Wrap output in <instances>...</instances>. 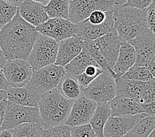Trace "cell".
<instances>
[{
    "label": "cell",
    "mask_w": 155,
    "mask_h": 137,
    "mask_svg": "<svg viewBox=\"0 0 155 137\" xmlns=\"http://www.w3.org/2000/svg\"><path fill=\"white\" fill-rule=\"evenodd\" d=\"M38 34L36 27L25 21L17 11L13 19L0 31V47L6 60L27 61Z\"/></svg>",
    "instance_id": "cell-1"
},
{
    "label": "cell",
    "mask_w": 155,
    "mask_h": 137,
    "mask_svg": "<svg viewBox=\"0 0 155 137\" xmlns=\"http://www.w3.org/2000/svg\"><path fill=\"white\" fill-rule=\"evenodd\" d=\"M124 0H117L113 7L114 27L123 41L129 42L145 29L146 9H140L130 6H123Z\"/></svg>",
    "instance_id": "cell-2"
},
{
    "label": "cell",
    "mask_w": 155,
    "mask_h": 137,
    "mask_svg": "<svg viewBox=\"0 0 155 137\" xmlns=\"http://www.w3.org/2000/svg\"><path fill=\"white\" fill-rule=\"evenodd\" d=\"M73 103L62 96L56 88L44 94L38 106L42 129L65 124Z\"/></svg>",
    "instance_id": "cell-3"
},
{
    "label": "cell",
    "mask_w": 155,
    "mask_h": 137,
    "mask_svg": "<svg viewBox=\"0 0 155 137\" xmlns=\"http://www.w3.org/2000/svg\"><path fill=\"white\" fill-rule=\"evenodd\" d=\"M58 47V42L56 40L39 33L27 59L33 71L54 64Z\"/></svg>",
    "instance_id": "cell-4"
},
{
    "label": "cell",
    "mask_w": 155,
    "mask_h": 137,
    "mask_svg": "<svg viewBox=\"0 0 155 137\" xmlns=\"http://www.w3.org/2000/svg\"><path fill=\"white\" fill-rule=\"evenodd\" d=\"M65 75L63 67L51 64L33 71L31 80L25 86L42 96L56 88Z\"/></svg>",
    "instance_id": "cell-5"
},
{
    "label": "cell",
    "mask_w": 155,
    "mask_h": 137,
    "mask_svg": "<svg viewBox=\"0 0 155 137\" xmlns=\"http://www.w3.org/2000/svg\"><path fill=\"white\" fill-rule=\"evenodd\" d=\"M81 90L84 96L97 103L108 102L116 96V81L112 77L103 72Z\"/></svg>",
    "instance_id": "cell-6"
},
{
    "label": "cell",
    "mask_w": 155,
    "mask_h": 137,
    "mask_svg": "<svg viewBox=\"0 0 155 137\" xmlns=\"http://www.w3.org/2000/svg\"><path fill=\"white\" fill-rule=\"evenodd\" d=\"M25 123H37L41 125L38 107H27L7 101L2 130L12 129L16 126Z\"/></svg>",
    "instance_id": "cell-7"
},
{
    "label": "cell",
    "mask_w": 155,
    "mask_h": 137,
    "mask_svg": "<svg viewBox=\"0 0 155 137\" xmlns=\"http://www.w3.org/2000/svg\"><path fill=\"white\" fill-rule=\"evenodd\" d=\"M117 0H73L69 1V21L74 24L87 19L90 14L96 10L107 11L116 4Z\"/></svg>",
    "instance_id": "cell-8"
},
{
    "label": "cell",
    "mask_w": 155,
    "mask_h": 137,
    "mask_svg": "<svg viewBox=\"0 0 155 137\" xmlns=\"http://www.w3.org/2000/svg\"><path fill=\"white\" fill-rule=\"evenodd\" d=\"M36 30L40 34L48 36L59 42L65 38L76 36L77 24L65 18H49L44 23L36 27Z\"/></svg>",
    "instance_id": "cell-9"
},
{
    "label": "cell",
    "mask_w": 155,
    "mask_h": 137,
    "mask_svg": "<svg viewBox=\"0 0 155 137\" xmlns=\"http://www.w3.org/2000/svg\"><path fill=\"white\" fill-rule=\"evenodd\" d=\"M154 106L155 103L140 104L133 99L116 96L110 102V116L127 117L140 113L151 116L154 115Z\"/></svg>",
    "instance_id": "cell-10"
},
{
    "label": "cell",
    "mask_w": 155,
    "mask_h": 137,
    "mask_svg": "<svg viewBox=\"0 0 155 137\" xmlns=\"http://www.w3.org/2000/svg\"><path fill=\"white\" fill-rule=\"evenodd\" d=\"M5 79L11 87H23L31 80L33 70L27 61L7 60L2 67Z\"/></svg>",
    "instance_id": "cell-11"
},
{
    "label": "cell",
    "mask_w": 155,
    "mask_h": 137,
    "mask_svg": "<svg viewBox=\"0 0 155 137\" xmlns=\"http://www.w3.org/2000/svg\"><path fill=\"white\" fill-rule=\"evenodd\" d=\"M129 42L135 51V66L145 67L151 59L155 57V36L149 28L140 32Z\"/></svg>",
    "instance_id": "cell-12"
},
{
    "label": "cell",
    "mask_w": 155,
    "mask_h": 137,
    "mask_svg": "<svg viewBox=\"0 0 155 137\" xmlns=\"http://www.w3.org/2000/svg\"><path fill=\"white\" fill-rule=\"evenodd\" d=\"M97 106V102L82 94L73 101L71 111L65 124L71 127L89 123Z\"/></svg>",
    "instance_id": "cell-13"
},
{
    "label": "cell",
    "mask_w": 155,
    "mask_h": 137,
    "mask_svg": "<svg viewBox=\"0 0 155 137\" xmlns=\"http://www.w3.org/2000/svg\"><path fill=\"white\" fill-rule=\"evenodd\" d=\"M150 115L140 113L127 117L110 116L104 128V137H122L134 126Z\"/></svg>",
    "instance_id": "cell-14"
},
{
    "label": "cell",
    "mask_w": 155,
    "mask_h": 137,
    "mask_svg": "<svg viewBox=\"0 0 155 137\" xmlns=\"http://www.w3.org/2000/svg\"><path fill=\"white\" fill-rule=\"evenodd\" d=\"M77 24V36L83 40H94L109 32L115 30L114 27L113 9L107 11L106 21L100 24H93L87 19Z\"/></svg>",
    "instance_id": "cell-15"
},
{
    "label": "cell",
    "mask_w": 155,
    "mask_h": 137,
    "mask_svg": "<svg viewBox=\"0 0 155 137\" xmlns=\"http://www.w3.org/2000/svg\"><path fill=\"white\" fill-rule=\"evenodd\" d=\"M115 81L116 84V96H124L133 99L139 103L145 92L153 85L155 84L154 80L145 82L119 77L116 79Z\"/></svg>",
    "instance_id": "cell-16"
},
{
    "label": "cell",
    "mask_w": 155,
    "mask_h": 137,
    "mask_svg": "<svg viewBox=\"0 0 155 137\" xmlns=\"http://www.w3.org/2000/svg\"><path fill=\"white\" fill-rule=\"evenodd\" d=\"M122 41L116 30L106 33L94 40L112 69L116 61Z\"/></svg>",
    "instance_id": "cell-17"
},
{
    "label": "cell",
    "mask_w": 155,
    "mask_h": 137,
    "mask_svg": "<svg viewBox=\"0 0 155 137\" xmlns=\"http://www.w3.org/2000/svg\"><path fill=\"white\" fill-rule=\"evenodd\" d=\"M84 40L75 36L61 40L58 42V53L55 65L63 67L75 58L83 49Z\"/></svg>",
    "instance_id": "cell-18"
},
{
    "label": "cell",
    "mask_w": 155,
    "mask_h": 137,
    "mask_svg": "<svg viewBox=\"0 0 155 137\" xmlns=\"http://www.w3.org/2000/svg\"><path fill=\"white\" fill-rule=\"evenodd\" d=\"M17 11L25 21L35 27L49 18L45 5L32 0H24L17 7Z\"/></svg>",
    "instance_id": "cell-19"
},
{
    "label": "cell",
    "mask_w": 155,
    "mask_h": 137,
    "mask_svg": "<svg viewBox=\"0 0 155 137\" xmlns=\"http://www.w3.org/2000/svg\"><path fill=\"white\" fill-rule=\"evenodd\" d=\"M7 100L18 105L38 107L42 95L27 86L10 87L7 90Z\"/></svg>",
    "instance_id": "cell-20"
},
{
    "label": "cell",
    "mask_w": 155,
    "mask_h": 137,
    "mask_svg": "<svg viewBox=\"0 0 155 137\" xmlns=\"http://www.w3.org/2000/svg\"><path fill=\"white\" fill-rule=\"evenodd\" d=\"M135 61L136 54L134 46L130 42L122 41L116 61L112 67L114 79L122 76L134 65Z\"/></svg>",
    "instance_id": "cell-21"
},
{
    "label": "cell",
    "mask_w": 155,
    "mask_h": 137,
    "mask_svg": "<svg viewBox=\"0 0 155 137\" xmlns=\"http://www.w3.org/2000/svg\"><path fill=\"white\" fill-rule=\"evenodd\" d=\"M110 117V102L97 103L94 113L89 122L97 137H104L103 131L106 121Z\"/></svg>",
    "instance_id": "cell-22"
},
{
    "label": "cell",
    "mask_w": 155,
    "mask_h": 137,
    "mask_svg": "<svg viewBox=\"0 0 155 137\" xmlns=\"http://www.w3.org/2000/svg\"><path fill=\"white\" fill-rule=\"evenodd\" d=\"M91 65L98 66L89 54L84 49H82L79 54L66 65L64 69L66 74L75 78L83 73L87 67Z\"/></svg>",
    "instance_id": "cell-23"
},
{
    "label": "cell",
    "mask_w": 155,
    "mask_h": 137,
    "mask_svg": "<svg viewBox=\"0 0 155 137\" xmlns=\"http://www.w3.org/2000/svg\"><path fill=\"white\" fill-rule=\"evenodd\" d=\"M56 88L62 96L69 100L74 101L83 94L76 78L66 73L59 83Z\"/></svg>",
    "instance_id": "cell-24"
},
{
    "label": "cell",
    "mask_w": 155,
    "mask_h": 137,
    "mask_svg": "<svg viewBox=\"0 0 155 137\" xmlns=\"http://www.w3.org/2000/svg\"><path fill=\"white\" fill-rule=\"evenodd\" d=\"M83 49L89 54L92 59L97 63V64L102 70L103 72L107 73L114 79V73L112 67L101 51H100L97 46L96 45L94 40H84Z\"/></svg>",
    "instance_id": "cell-25"
},
{
    "label": "cell",
    "mask_w": 155,
    "mask_h": 137,
    "mask_svg": "<svg viewBox=\"0 0 155 137\" xmlns=\"http://www.w3.org/2000/svg\"><path fill=\"white\" fill-rule=\"evenodd\" d=\"M154 115H151L138 122L122 137H148L150 132L154 130Z\"/></svg>",
    "instance_id": "cell-26"
},
{
    "label": "cell",
    "mask_w": 155,
    "mask_h": 137,
    "mask_svg": "<svg viewBox=\"0 0 155 137\" xmlns=\"http://www.w3.org/2000/svg\"><path fill=\"white\" fill-rule=\"evenodd\" d=\"M69 0H50L45 5L49 18H62L68 19Z\"/></svg>",
    "instance_id": "cell-27"
},
{
    "label": "cell",
    "mask_w": 155,
    "mask_h": 137,
    "mask_svg": "<svg viewBox=\"0 0 155 137\" xmlns=\"http://www.w3.org/2000/svg\"><path fill=\"white\" fill-rule=\"evenodd\" d=\"M13 137H40L43 129L37 123H25L12 129Z\"/></svg>",
    "instance_id": "cell-28"
},
{
    "label": "cell",
    "mask_w": 155,
    "mask_h": 137,
    "mask_svg": "<svg viewBox=\"0 0 155 137\" xmlns=\"http://www.w3.org/2000/svg\"><path fill=\"white\" fill-rule=\"evenodd\" d=\"M125 79L139 81H151L154 80V77L146 67L132 66L125 74L120 77Z\"/></svg>",
    "instance_id": "cell-29"
},
{
    "label": "cell",
    "mask_w": 155,
    "mask_h": 137,
    "mask_svg": "<svg viewBox=\"0 0 155 137\" xmlns=\"http://www.w3.org/2000/svg\"><path fill=\"white\" fill-rule=\"evenodd\" d=\"M17 12V7L0 0V25L2 27L13 19Z\"/></svg>",
    "instance_id": "cell-30"
},
{
    "label": "cell",
    "mask_w": 155,
    "mask_h": 137,
    "mask_svg": "<svg viewBox=\"0 0 155 137\" xmlns=\"http://www.w3.org/2000/svg\"><path fill=\"white\" fill-rule=\"evenodd\" d=\"M40 137H71V127L63 124L56 127L43 129Z\"/></svg>",
    "instance_id": "cell-31"
},
{
    "label": "cell",
    "mask_w": 155,
    "mask_h": 137,
    "mask_svg": "<svg viewBox=\"0 0 155 137\" xmlns=\"http://www.w3.org/2000/svg\"><path fill=\"white\" fill-rule=\"evenodd\" d=\"M71 137H97L89 123L71 127Z\"/></svg>",
    "instance_id": "cell-32"
},
{
    "label": "cell",
    "mask_w": 155,
    "mask_h": 137,
    "mask_svg": "<svg viewBox=\"0 0 155 137\" xmlns=\"http://www.w3.org/2000/svg\"><path fill=\"white\" fill-rule=\"evenodd\" d=\"M107 17V11L101 10H96L92 12L87 20L93 24H100L106 21Z\"/></svg>",
    "instance_id": "cell-33"
},
{
    "label": "cell",
    "mask_w": 155,
    "mask_h": 137,
    "mask_svg": "<svg viewBox=\"0 0 155 137\" xmlns=\"http://www.w3.org/2000/svg\"><path fill=\"white\" fill-rule=\"evenodd\" d=\"M147 11V23L148 28L150 31L154 33L155 27V5L154 1L151 3V4L146 8Z\"/></svg>",
    "instance_id": "cell-34"
},
{
    "label": "cell",
    "mask_w": 155,
    "mask_h": 137,
    "mask_svg": "<svg viewBox=\"0 0 155 137\" xmlns=\"http://www.w3.org/2000/svg\"><path fill=\"white\" fill-rule=\"evenodd\" d=\"M154 0H125L123 6H130L137 9H144L151 4Z\"/></svg>",
    "instance_id": "cell-35"
},
{
    "label": "cell",
    "mask_w": 155,
    "mask_h": 137,
    "mask_svg": "<svg viewBox=\"0 0 155 137\" xmlns=\"http://www.w3.org/2000/svg\"><path fill=\"white\" fill-rule=\"evenodd\" d=\"M10 85L5 79L2 68H0V90H7L10 88Z\"/></svg>",
    "instance_id": "cell-36"
},
{
    "label": "cell",
    "mask_w": 155,
    "mask_h": 137,
    "mask_svg": "<svg viewBox=\"0 0 155 137\" xmlns=\"http://www.w3.org/2000/svg\"><path fill=\"white\" fill-rule=\"evenodd\" d=\"M7 99L0 102V125H1L3 123V119H4L6 108H7Z\"/></svg>",
    "instance_id": "cell-37"
},
{
    "label": "cell",
    "mask_w": 155,
    "mask_h": 137,
    "mask_svg": "<svg viewBox=\"0 0 155 137\" xmlns=\"http://www.w3.org/2000/svg\"><path fill=\"white\" fill-rule=\"evenodd\" d=\"M146 67L149 70L151 74L154 77L155 75V57L151 59V60L147 63L146 65Z\"/></svg>",
    "instance_id": "cell-38"
},
{
    "label": "cell",
    "mask_w": 155,
    "mask_h": 137,
    "mask_svg": "<svg viewBox=\"0 0 155 137\" xmlns=\"http://www.w3.org/2000/svg\"><path fill=\"white\" fill-rule=\"evenodd\" d=\"M0 137H13L12 129H4L0 132Z\"/></svg>",
    "instance_id": "cell-39"
},
{
    "label": "cell",
    "mask_w": 155,
    "mask_h": 137,
    "mask_svg": "<svg viewBox=\"0 0 155 137\" xmlns=\"http://www.w3.org/2000/svg\"><path fill=\"white\" fill-rule=\"evenodd\" d=\"M7 60L4 54H3L2 48L0 47V68H2L3 66L5 64Z\"/></svg>",
    "instance_id": "cell-40"
},
{
    "label": "cell",
    "mask_w": 155,
    "mask_h": 137,
    "mask_svg": "<svg viewBox=\"0 0 155 137\" xmlns=\"http://www.w3.org/2000/svg\"><path fill=\"white\" fill-rule=\"evenodd\" d=\"M3 1L6 2L7 3H8L12 5L18 7L24 0H3Z\"/></svg>",
    "instance_id": "cell-41"
},
{
    "label": "cell",
    "mask_w": 155,
    "mask_h": 137,
    "mask_svg": "<svg viewBox=\"0 0 155 137\" xmlns=\"http://www.w3.org/2000/svg\"><path fill=\"white\" fill-rule=\"evenodd\" d=\"M7 99V91L5 90H0V102Z\"/></svg>",
    "instance_id": "cell-42"
},
{
    "label": "cell",
    "mask_w": 155,
    "mask_h": 137,
    "mask_svg": "<svg viewBox=\"0 0 155 137\" xmlns=\"http://www.w3.org/2000/svg\"><path fill=\"white\" fill-rule=\"evenodd\" d=\"M32 1L36 2H38L44 5H46L47 3L49 2L50 0H32Z\"/></svg>",
    "instance_id": "cell-43"
},
{
    "label": "cell",
    "mask_w": 155,
    "mask_h": 137,
    "mask_svg": "<svg viewBox=\"0 0 155 137\" xmlns=\"http://www.w3.org/2000/svg\"><path fill=\"white\" fill-rule=\"evenodd\" d=\"M148 137H155V136H154V130L150 132V134L149 135Z\"/></svg>",
    "instance_id": "cell-44"
},
{
    "label": "cell",
    "mask_w": 155,
    "mask_h": 137,
    "mask_svg": "<svg viewBox=\"0 0 155 137\" xmlns=\"http://www.w3.org/2000/svg\"><path fill=\"white\" fill-rule=\"evenodd\" d=\"M2 131V125H0V132H1Z\"/></svg>",
    "instance_id": "cell-45"
},
{
    "label": "cell",
    "mask_w": 155,
    "mask_h": 137,
    "mask_svg": "<svg viewBox=\"0 0 155 137\" xmlns=\"http://www.w3.org/2000/svg\"><path fill=\"white\" fill-rule=\"evenodd\" d=\"M2 25H0V31H1V29H2Z\"/></svg>",
    "instance_id": "cell-46"
},
{
    "label": "cell",
    "mask_w": 155,
    "mask_h": 137,
    "mask_svg": "<svg viewBox=\"0 0 155 137\" xmlns=\"http://www.w3.org/2000/svg\"><path fill=\"white\" fill-rule=\"evenodd\" d=\"M69 1H73V0H69Z\"/></svg>",
    "instance_id": "cell-47"
}]
</instances>
